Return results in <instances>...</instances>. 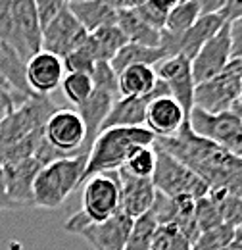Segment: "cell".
<instances>
[{
  "instance_id": "obj_1",
  "label": "cell",
  "mask_w": 242,
  "mask_h": 250,
  "mask_svg": "<svg viewBox=\"0 0 242 250\" xmlns=\"http://www.w3.org/2000/svg\"><path fill=\"white\" fill-rule=\"evenodd\" d=\"M156 146L182 162L210 187L227 188L242 198V160L210 139L196 135L188 120L173 137H156Z\"/></svg>"
},
{
  "instance_id": "obj_2",
  "label": "cell",
  "mask_w": 242,
  "mask_h": 250,
  "mask_svg": "<svg viewBox=\"0 0 242 250\" xmlns=\"http://www.w3.org/2000/svg\"><path fill=\"white\" fill-rule=\"evenodd\" d=\"M154 141L156 135L146 127H112L100 131L89 150L85 179L118 169L135 148L152 146Z\"/></svg>"
},
{
  "instance_id": "obj_3",
  "label": "cell",
  "mask_w": 242,
  "mask_h": 250,
  "mask_svg": "<svg viewBox=\"0 0 242 250\" xmlns=\"http://www.w3.org/2000/svg\"><path fill=\"white\" fill-rule=\"evenodd\" d=\"M89 154H73L46 164L33 183V202L39 208L54 210L85 181Z\"/></svg>"
},
{
  "instance_id": "obj_4",
  "label": "cell",
  "mask_w": 242,
  "mask_h": 250,
  "mask_svg": "<svg viewBox=\"0 0 242 250\" xmlns=\"http://www.w3.org/2000/svg\"><path fill=\"white\" fill-rule=\"evenodd\" d=\"M56 110L58 106L46 94H33L25 102L16 106L0 125V150L29 135L42 133L48 118Z\"/></svg>"
},
{
  "instance_id": "obj_5",
  "label": "cell",
  "mask_w": 242,
  "mask_h": 250,
  "mask_svg": "<svg viewBox=\"0 0 242 250\" xmlns=\"http://www.w3.org/2000/svg\"><path fill=\"white\" fill-rule=\"evenodd\" d=\"M156 169L152 173V183L158 192L165 196H190L194 200L206 196L210 192V185L200 179L192 169H188L182 162L156 146Z\"/></svg>"
},
{
  "instance_id": "obj_6",
  "label": "cell",
  "mask_w": 242,
  "mask_h": 250,
  "mask_svg": "<svg viewBox=\"0 0 242 250\" xmlns=\"http://www.w3.org/2000/svg\"><path fill=\"white\" fill-rule=\"evenodd\" d=\"M242 58L231 60L212 79L196 85L194 89V108L208 114L231 112L241 102Z\"/></svg>"
},
{
  "instance_id": "obj_7",
  "label": "cell",
  "mask_w": 242,
  "mask_h": 250,
  "mask_svg": "<svg viewBox=\"0 0 242 250\" xmlns=\"http://www.w3.org/2000/svg\"><path fill=\"white\" fill-rule=\"evenodd\" d=\"M188 124L196 135L210 139L215 145L223 146L227 152L242 160V120L235 110L208 114L200 108H192Z\"/></svg>"
},
{
  "instance_id": "obj_8",
  "label": "cell",
  "mask_w": 242,
  "mask_h": 250,
  "mask_svg": "<svg viewBox=\"0 0 242 250\" xmlns=\"http://www.w3.org/2000/svg\"><path fill=\"white\" fill-rule=\"evenodd\" d=\"M227 21L223 20L221 14H206L200 16L192 27H188L181 35H169V33L161 31L160 35V48L163 50L165 58L171 56H184L188 60H192L200 48L212 39L215 33L219 31Z\"/></svg>"
},
{
  "instance_id": "obj_9",
  "label": "cell",
  "mask_w": 242,
  "mask_h": 250,
  "mask_svg": "<svg viewBox=\"0 0 242 250\" xmlns=\"http://www.w3.org/2000/svg\"><path fill=\"white\" fill-rule=\"evenodd\" d=\"M121 188L118 171H106L89 177L83 188V212L92 223H100L120 212Z\"/></svg>"
},
{
  "instance_id": "obj_10",
  "label": "cell",
  "mask_w": 242,
  "mask_h": 250,
  "mask_svg": "<svg viewBox=\"0 0 242 250\" xmlns=\"http://www.w3.org/2000/svg\"><path fill=\"white\" fill-rule=\"evenodd\" d=\"M85 124L75 110L58 108L44 125V139L65 156L81 152L85 143Z\"/></svg>"
},
{
  "instance_id": "obj_11",
  "label": "cell",
  "mask_w": 242,
  "mask_h": 250,
  "mask_svg": "<svg viewBox=\"0 0 242 250\" xmlns=\"http://www.w3.org/2000/svg\"><path fill=\"white\" fill-rule=\"evenodd\" d=\"M89 33L77 21L69 8H63L60 14L42 27V50L60 56L61 60L79 48Z\"/></svg>"
},
{
  "instance_id": "obj_12",
  "label": "cell",
  "mask_w": 242,
  "mask_h": 250,
  "mask_svg": "<svg viewBox=\"0 0 242 250\" xmlns=\"http://www.w3.org/2000/svg\"><path fill=\"white\" fill-rule=\"evenodd\" d=\"M154 69L158 79L167 85L169 94L181 104L188 118L194 108V89H196L190 60L184 56H171L154 65Z\"/></svg>"
},
{
  "instance_id": "obj_13",
  "label": "cell",
  "mask_w": 242,
  "mask_h": 250,
  "mask_svg": "<svg viewBox=\"0 0 242 250\" xmlns=\"http://www.w3.org/2000/svg\"><path fill=\"white\" fill-rule=\"evenodd\" d=\"M233 60L231 54V35H229V21L213 35L212 39L200 48V52L190 60L194 83L200 85L213 75H217L225 65Z\"/></svg>"
},
{
  "instance_id": "obj_14",
  "label": "cell",
  "mask_w": 242,
  "mask_h": 250,
  "mask_svg": "<svg viewBox=\"0 0 242 250\" xmlns=\"http://www.w3.org/2000/svg\"><path fill=\"white\" fill-rule=\"evenodd\" d=\"M42 167L44 166L37 158L2 164L6 194H8L14 210L35 206V202H33V183H35V177L39 175V171Z\"/></svg>"
},
{
  "instance_id": "obj_15",
  "label": "cell",
  "mask_w": 242,
  "mask_h": 250,
  "mask_svg": "<svg viewBox=\"0 0 242 250\" xmlns=\"http://www.w3.org/2000/svg\"><path fill=\"white\" fill-rule=\"evenodd\" d=\"M12 18L18 33V54L27 62L42 50V23L33 0H12Z\"/></svg>"
},
{
  "instance_id": "obj_16",
  "label": "cell",
  "mask_w": 242,
  "mask_h": 250,
  "mask_svg": "<svg viewBox=\"0 0 242 250\" xmlns=\"http://www.w3.org/2000/svg\"><path fill=\"white\" fill-rule=\"evenodd\" d=\"M63 75H65L63 60L52 52L39 50L25 62V79L35 94L48 96L61 85Z\"/></svg>"
},
{
  "instance_id": "obj_17",
  "label": "cell",
  "mask_w": 242,
  "mask_h": 250,
  "mask_svg": "<svg viewBox=\"0 0 242 250\" xmlns=\"http://www.w3.org/2000/svg\"><path fill=\"white\" fill-rule=\"evenodd\" d=\"M135 219L127 214L118 212L112 218L100 223H91L85 227L79 235L91 245L94 250H123L127 245V239L131 235Z\"/></svg>"
},
{
  "instance_id": "obj_18",
  "label": "cell",
  "mask_w": 242,
  "mask_h": 250,
  "mask_svg": "<svg viewBox=\"0 0 242 250\" xmlns=\"http://www.w3.org/2000/svg\"><path fill=\"white\" fill-rule=\"evenodd\" d=\"M120 177V188H121V204L120 210L127 214L129 218L137 219L150 212L154 198H156V187L152 179L146 177H135L121 166L116 169Z\"/></svg>"
},
{
  "instance_id": "obj_19",
  "label": "cell",
  "mask_w": 242,
  "mask_h": 250,
  "mask_svg": "<svg viewBox=\"0 0 242 250\" xmlns=\"http://www.w3.org/2000/svg\"><path fill=\"white\" fill-rule=\"evenodd\" d=\"M186 120L188 118L181 104L171 94H165L156 96L148 102L144 127L150 129L156 137H173L179 133Z\"/></svg>"
},
{
  "instance_id": "obj_20",
  "label": "cell",
  "mask_w": 242,
  "mask_h": 250,
  "mask_svg": "<svg viewBox=\"0 0 242 250\" xmlns=\"http://www.w3.org/2000/svg\"><path fill=\"white\" fill-rule=\"evenodd\" d=\"M114 100H116L114 94L94 89L91 96H89L85 102H81V104L77 106L75 112L81 116V120H83V124H85V131H87L85 143H83L79 154H89L94 139L98 137V133H100V129H102V124H104L106 116L110 114V108H112Z\"/></svg>"
},
{
  "instance_id": "obj_21",
  "label": "cell",
  "mask_w": 242,
  "mask_h": 250,
  "mask_svg": "<svg viewBox=\"0 0 242 250\" xmlns=\"http://www.w3.org/2000/svg\"><path fill=\"white\" fill-rule=\"evenodd\" d=\"M148 102H150L148 96H120V98H116L100 131L112 129V127H144Z\"/></svg>"
},
{
  "instance_id": "obj_22",
  "label": "cell",
  "mask_w": 242,
  "mask_h": 250,
  "mask_svg": "<svg viewBox=\"0 0 242 250\" xmlns=\"http://www.w3.org/2000/svg\"><path fill=\"white\" fill-rule=\"evenodd\" d=\"M67 8L87 33L118 23V10L100 0H69Z\"/></svg>"
},
{
  "instance_id": "obj_23",
  "label": "cell",
  "mask_w": 242,
  "mask_h": 250,
  "mask_svg": "<svg viewBox=\"0 0 242 250\" xmlns=\"http://www.w3.org/2000/svg\"><path fill=\"white\" fill-rule=\"evenodd\" d=\"M0 77L21 98H29L35 94L25 79V60L2 39H0Z\"/></svg>"
},
{
  "instance_id": "obj_24",
  "label": "cell",
  "mask_w": 242,
  "mask_h": 250,
  "mask_svg": "<svg viewBox=\"0 0 242 250\" xmlns=\"http://www.w3.org/2000/svg\"><path fill=\"white\" fill-rule=\"evenodd\" d=\"M158 83L156 69L152 65H129L118 73V91L121 96H148Z\"/></svg>"
},
{
  "instance_id": "obj_25",
  "label": "cell",
  "mask_w": 242,
  "mask_h": 250,
  "mask_svg": "<svg viewBox=\"0 0 242 250\" xmlns=\"http://www.w3.org/2000/svg\"><path fill=\"white\" fill-rule=\"evenodd\" d=\"M118 27L125 33L129 42L142 44V46H160L161 31L150 27L135 8L118 10Z\"/></svg>"
},
{
  "instance_id": "obj_26",
  "label": "cell",
  "mask_w": 242,
  "mask_h": 250,
  "mask_svg": "<svg viewBox=\"0 0 242 250\" xmlns=\"http://www.w3.org/2000/svg\"><path fill=\"white\" fill-rule=\"evenodd\" d=\"M161 60H165V54H163V50L160 46H142V44L127 42L110 63H112L116 73H121L129 65L144 63V65H152L154 67Z\"/></svg>"
},
{
  "instance_id": "obj_27",
  "label": "cell",
  "mask_w": 242,
  "mask_h": 250,
  "mask_svg": "<svg viewBox=\"0 0 242 250\" xmlns=\"http://www.w3.org/2000/svg\"><path fill=\"white\" fill-rule=\"evenodd\" d=\"M89 35H91L92 44H94V52H96L98 62H112L116 58V54L129 42L125 33L118 27V23L100 27V29L89 33Z\"/></svg>"
},
{
  "instance_id": "obj_28",
  "label": "cell",
  "mask_w": 242,
  "mask_h": 250,
  "mask_svg": "<svg viewBox=\"0 0 242 250\" xmlns=\"http://www.w3.org/2000/svg\"><path fill=\"white\" fill-rule=\"evenodd\" d=\"M171 225H175L190 243H194L198 239L200 229H198V223H196L194 198H190V196H175V214L171 218Z\"/></svg>"
},
{
  "instance_id": "obj_29",
  "label": "cell",
  "mask_w": 242,
  "mask_h": 250,
  "mask_svg": "<svg viewBox=\"0 0 242 250\" xmlns=\"http://www.w3.org/2000/svg\"><path fill=\"white\" fill-rule=\"evenodd\" d=\"M208 196L219 208V214L223 223L233 225L235 229L242 223V198L237 194H231L227 188L221 187H210Z\"/></svg>"
},
{
  "instance_id": "obj_30",
  "label": "cell",
  "mask_w": 242,
  "mask_h": 250,
  "mask_svg": "<svg viewBox=\"0 0 242 250\" xmlns=\"http://www.w3.org/2000/svg\"><path fill=\"white\" fill-rule=\"evenodd\" d=\"M200 6L196 0H186L179 6H175L173 10H169V16H167V21H165V27L163 31L169 33V35H181L188 27L194 25V21L200 18Z\"/></svg>"
},
{
  "instance_id": "obj_31",
  "label": "cell",
  "mask_w": 242,
  "mask_h": 250,
  "mask_svg": "<svg viewBox=\"0 0 242 250\" xmlns=\"http://www.w3.org/2000/svg\"><path fill=\"white\" fill-rule=\"evenodd\" d=\"M235 243V227L221 223L213 229L202 231L192 243V250H221Z\"/></svg>"
},
{
  "instance_id": "obj_32",
  "label": "cell",
  "mask_w": 242,
  "mask_h": 250,
  "mask_svg": "<svg viewBox=\"0 0 242 250\" xmlns=\"http://www.w3.org/2000/svg\"><path fill=\"white\" fill-rule=\"evenodd\" d=\"M96 62L98 60H96L94 44L91 41V35H89L79 48H75L71 54H67L63 58V67H65L67 73H87V75H91Z\"/></svg>"
},
{
  "instance_id": "obj_33",
  "label": "cell",
  "mask_w": 242,
  "mask_h": 250,
  "mask_svg": "<svg viewBox=\"0 0 242 250\" xmlns=\"http://www.w3.org/2000/svg\"><path fill=\"white\" fill-rule=\"evenodd\" d=\"M60 87L63 96L75 106L85 102L94 91L91 75H87V73H65Z\"/></svg>"
},
{
  "instance_id": "obj_34",
  "label": "cell",
  "mask_w": 242,
  "mask_h": 250,
  "mask_svg": "<svg viewBox=\"0 0 242 250\" xmlns=\"http://www.w3.org/2000/svg\"><path fill=\"white\" fill-rule=\"evenodd\" d=\"M150 250H192V243L175 225H158L152 235Z\"/></svg>"
},
{
  "instance_id": "obj_35",
  "label": "cell",
  "mask_w": 242,
  "mask_h": 250,
  "mask_svg": "<svg viewBox=\"0 0 242 250\" xmlns=\"http://www.w3.org/2000/svg\"><path fill=\"white\" fill-rule=\"evenodd\" d=\"M156 227H158V223H156V219H154L150 212H146L144 216L137 218L123 250H150L152 235H154Z\"/></svg>"
},
{
  "instance_id": "obj_36",
  "label": "cell",
  "mask_w": 242,
  "mask_h": 250,
  "mask_svg": "<svg viewBox=\"0 0 242 250\" xmlns=\"http://www.w3.org/2000/svg\"><path fill=\"white\" fill-rule=\"evenodd\" d=\"M123 166L135 177L152 179V173L156 169V150H154V145L152 146H139V148H135L129 154L127 162Z\"/></svg>"
},
{
  "instance_id": "obj_37",
  "label": "cell",
  "mask_w": 242,
  "mask_h": 250,
  "mask_svg": "<svg viewBox=\"0 0 242 250\" xmlns=\"http://www.w3.org/2000/svg\"><path fill=\"white\" fill-rule=\"evenodd\" d=\"M194 208H196V223H198L200 233L208 231V229H213V227L223 223L217 204L213 202L208 194L198 198V200H194Z\"/></svg>"
},
{
  "instance_id": "obj_38",
  "label": "cell",
  "mask_w": 242,
  "mask_h": 250,
  "mask_svg": "<svg viewBox=\"0 0 242 250\" xmlns=\"http://www.w3.org/2000/svg\"><path fill=\"white\" fill-rule=\"evenodd\" d=\"M141 18L158 31H163L165 27V21H167V16H169V8L161 2V0H146L144 4H141L139 8H135Z\"/></svg>"
},
{
  "instance_id": "obj_39",
  "label": "cell",
  "mask_w": 242,
  "mask_h": 250,
  "mask_svg": "<svg viewBox=\"0 0 242 250\" xmlns=\"http://www.w3.org/2000/svg\"><path fill=\"white\" fill-rule=\"evenodd\" d=\"M91 79L94 89L106 91V93L114 94V96L120 94V91H118V73L114 71L110 62H96L91 73Z\"/></svg>"
},
{
  "instance_id": "obj_40",
  "label": "cell",
  "mask_w": 242,
  "mask_h": 250,
  "mask_svg": "<svg viewBox=\"0 0 242 250\" xmlns=\"http://www.w3.org/2000/svg\"><path fill=\"white\" fill-rule=\"evenodd\" d=\"M33 2H35V8H37V14H39V20H40L42 27L48 21H52L69 4V0H33Z\"/></svg>"
},
{
  "instance_id": "obj_41",
  "label": "cell",
  "mask_w": 242,
  "mask_h": 250,
  "mask_svg": "<svg viewBox=\"0 0 242 250\" xmlns=\"http://www.w3.org/2000/svg\"><path fill=\"white\" fill-rule=\"evenodd\" d=\"M229 35H231V54L233 60L242 58V18L229 21Z\"/></svg>"
},
{
  "instance_id": "obj_42",
  "label": "cell",
  "mask_w": 242,
  "mask_h": 250,
  "mask_svg": "<svg viewBox=\"0 0 242 250\" xmlns=\"http://www.w3.org/2000/svg\"><path fill=\"white\" fill-rule=\"evenodd\" d=\"M92 221L91 218L83 212V210H79V212H75L71 218L65 221V225H63V229L67 231V233H73V235H79L85 227H89Z\"/></svg>"
},
{
  "instance_id": "obj_43",
  "label": "cell",
  "mask_w": 242,
  "mask_h": 250,
  "mask_svg": "<svg viewBox=\"0 0 242 250\" xmlns=\"http://www.w3.org/2000/svg\"><path fill=\"white\" fill-rule=\"evenodd\" d=\"M225 21H235V20H241L242 18V0H225L221 12Z\"/></svg>"
},
{
  "instance_id": "obj_44",
  "label": "cell",
  "mask_w": 242,
  "mask_h": 250,
  "mask_svg": "<svg viewBox=\"0 0 242 250\" xmlns=\"http://www.w3.org/2000/svg\"><path fill=\"white\" fill-rule=\"evenodd\" d=\"M14 108H16L14 98H12L10 94H6V93H2V91H0V125H2V122L6 120V116H8Z\"/></svg>"
},
{
  "instance_id": "obj_45",
  "label": "cell",
  "mask_w": 242,
  "mask_h": 250,
  "mask_svg": "<svg viewBox=\"0 0 242 250\" xmlns=\"http://www.w3.org/2000/svg\"><path fill=\"white\" fill-rule=\"evenodd\" d=\"M0 210H14L8 194H6V185H4V171H2V164H0Z\"/></svg>"
},
{
  "instance_id": "obj_46",
  "label": "cell",
  "mask_w": 242,
  "mask_h": 250,
  "mask_svg": "<svg viewBox=\"0 0 242 250\" xmlns=\"http://www.w3.org/2000/svg\"><path fill=\"white\" fill-rule=\"evenodd\" d=\"M100 2H104V4H108V6H112V8H116V10L127 8V0H100Z\"/></svg>"
},
{
  "instance_id": "obj_47",
  "label": "cell",
  "mask_w": 242,
  "mask_h": 250,
  "mask_svg": "<svg viewBox=\"0 0 242 250\" xmlns=\"http://www.w3.org/2000/svg\"><path fill=\"white\" fill-rule=\"evenodd\" d=\"M146 0H127V8H139L141 4H144Z\"/></svg>"
},
{
  "instance_id": "obj_48",
  "label": "cell",
  "mask_w": 242,
  "mask_h": 250,
  "mask_svg": "<svg viewBox=\"0 0 242 250\" xmlns=\"http://www.w3.org/2000/svg\"><path fill=\"white\" fill-rule=\"evenodd\" d=\"M235 112L241 116V120H242V100L239 102V104H237V106H235Z\"/></svg>"
},
{
  "instance_id": "obj_49",
  "label": "cell",
  "mask_w": 242,
  "mask_h": 250,
  "mask_svg": "<svg viewBox=\"0 0 242 250\" xmlns=\"http://www.w3.org/2000/svg\"><path fill=\"white\" fill-rule=\"evenodd\" d=\"M221 250H241L239 247H235V245H231V247H225V249H221Z\"/></svg>"
},
{
  "instance_id": "obj_50",
  "label": "cell",
  "mask_w": 242,
  "mask_h": 250,
  "mask_svg": "<svg viewBox=\"0 0 242 250\" xmlns=\"http://www.w3.org/2000/svg\"><path fill=\"white\" fill-rule=\"evenodd\" d=\"M241 100H242V81H241Z\"/></svg>"
}]
</instances>
